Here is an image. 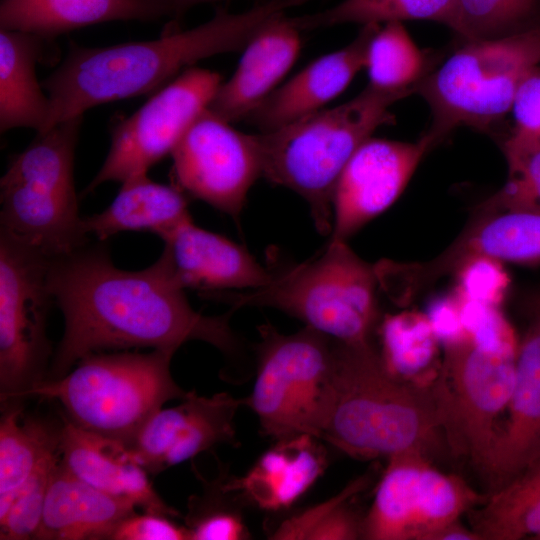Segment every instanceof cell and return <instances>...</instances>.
<instances>
[{"mask_svg": "<svg viewBox=\"0 0 540 540\" xmlns=\"http://www.w3.org/2000/svg\"><path fill=\"white\" fill-rule=\"evenodd\" d=\"M243 404L226 392L190 391L179 405L162 408L127 447L148 474H158L218 444H235L234 418Z\"/></svg>", "mask_w": 540, "mask_h": 540, "instance_id": "16", "label": "cell"}, {"mask_svg": "<svg viewBox=\"0 0 540 540\" xmlns=\"http://www.w3.org/2000/svg\"><path fill=\"white\" fill-rule=\"evenodd\" d=\"M173 15L168 0H1L0 28L53 40L89 25L117 20H157Z\"/></svg>", "mask_w": 540, "mask_h": 540, "instance_id": "24", "label": "cell"}, {"mask_svg": "<svg viewBox=\"0 0 540 540\" xmlns=\"http://www.w3.org/2000/svg\"><path fill=\"white\" fill-rule=\"evenodd\" d=\"M301 48L300 30L285 13L265 23L250 39L231 78L222 82L208 110L233 123L246 117L278 86Z\"/></svg>", "mask_w": 540, "mask_h": 540, "instance_id": "21", "label": "cell"}, {"mask_svg": "<svg viewBox=\"0 0 540 540\" xmlns=\"http://www.w3.org/2000/svg\"><path fill=\"white\" fill-rule=\"evenodd\" d=\"M508 178L477 207L476 215L502 212L540 213V141L510 137L503 144Z\"/></svg>", "mask_w": 540, "mask_h": 540, "instance_id": "34", "label": "cell"}, {"mask_svg": "<svg viewBox=\"0 0 540 540\" xmlns=\"http://www.w3.org/2000/svg\"><path fill=\"white\" fill-rule=\"evenodd\" d=\"M515 359L482 351L470 341L445 347L431 385L448 449L482 473L513 391Z\"/></svg>", "mask_w": 540, "mask_h": 540, "instance_id": "11", "label": "cell"}, {"mask_svg": "<svg viewBox=\"0 0 540 540\" xmlns=\"http://www.w3.org/2000/svg\"><path fill=\"white\" fill-rule=\"evenodd\" d=\"M452 253L463 260L486 255L502 262H540V213L502 212L476 216L453 242Z\"/></svg>", "mask_w": 540, "mask_h": 540, "instance_id": "30", "label": "cell"}, {"mask_svg": "<svg viewBox=\"0 0 540 540\" xmlns=\"http://www.w3.org/2000/svg\"><path fill=\"white\" fill-rule=\"evenodd\" d=\"M378 288L375 266L347 241L330 240L317 258L274 275L264 287L214 297L233 309L280 310L337 342L354 344L370 341L378 319Z\"/></svg>", "mask_w": 540, "mask_h": 540, "instance_id": "7", "label": "cell"}, {"mask_svg": "<svg viewBox=\"0 0 540 540\" xmlns=\"http://www.w3.org/2000/svg\"><path fill=\"white\" fill-rule=\"evenodd\" d=\"M259 331L257 373L245 404L275 441L300 434L320 439L335 340L307 326L293 334H282L270 324Z\"/></svg>", "mask_w": 540, "mask_h": 540, "instance_id": "9", "label": "cell"}, {"mask_svg": "<svg viewBox=\"0 0 540 540\" xmlns=\"http://www.w3.org/2000/svg\"><path fill=\"white\" fill-rule=\"evenodd\" d=\"M411 93L368 85L336 107L255 134L262 176L304 198L318 232L330 233L333 194L344 167L378 127L395 122L390 107Z\"/></svg>", "mask_w": 540, "mask_h": 540, "instance_id": "4", "label": "cell"}, {"mask_svg": "<svg viewBox=\"0 0 540 540\" xmlns=\"http://www.w3.org/2000/svg\"><path fill=\"white\" fill-rule=\"evenodd\" d=\"M538 0H457L451 29L464 42L493 39L526 30Z\"/></svg>", "mask_w": 540, "mask_h": 540, "instance_id": "35", "label": "cell"}, {"mask_svg": "<svg viewBox=\"0 0 540 540\" xmlns=\"http://www.w3.org/2000/svg\"><path fill=\"white\" fill-rule=\"evenodd\" d=\"M82 120L75 117L37 133L0 181V230L50 258L90 242L73 179Z\"/></svg>", "mask_w": 540, "mask_h": 540, "instance_id": "6", "label": "cell"}, {"mask_svg": "<svg viewBox=\"0 0 540 540\" xmlns=\"http://www.w3.org/2000/svg\"><path fill=\"white\" fill-rule=\"evenodd\" d=\"M192 218L184 192L175 185L153 181L148 174L123 183L102 212L83 217V229L98 241L125 231H149L157 236Z\"/></svg>", "mask_w": 540, "mask_h": 540, "instance_id": "26", "label": "cell"}, {"mask_svg": "<svg viewBox=\"0 0 540 540\" xmlns=\"http://www.w3.org/2000/svg\"><path fill=\"white\" fill-rule=\"evenodd\" d=\"M320 439L360 460L411 453L432 459L447 446L432 388L390 375L370 341H335Z\"/></svg>", "mask_w": 540, "mask_h": 540, "instance_id": "3", "label": "cell"}, {"mask_svg": "<svg viewBox=\"0 0 540 540\" xmlns=\"http://www.w3.org/2000/svg\"><path fill=\"white\" fill-rule=\"evenodd\" d=\"M519 342L515 383L484 474L494 488L540 455V311Z\"/></svg>", "mask_w": 540, "mask_h": 540, "instance_id": "18", "label": "cell"}, {"mask_svg": "<svg viewBox=\"0 0 540 540\" xmlns=\"http://www.w3.org/2000/svg\"><path fill=\"white\" fill-rule=\"evenodd\" d=\"M470 512L481 540H540V455Z\"/></svg>", "mask_w": 540, "mask_h": 540, "instance_id": "27", "label": "cell"}, {"mask_svg": "<svg viewBox=\"0 0 540 540\" xmlns=\"http://www.w3.org/2000/svg\"><path fill=\"white\" fill-rule=\"evenodd\" d=\"M427 60L400 21L380 25L370 40L365 68L369 86L412 91L427 75Z\"/></svg>", "mask_w": 540, "mask_h": 540, "instance_id": "32", "label": "cell"}, {"mask_svg": "<svg viewBox=\"0 0 540 540\" xmlns=\"http://www.w3.org/2000/svg\"><path fill=\"white\" fill-rule=\"evenodd\" d=\"M5 403L0 420V517L44 458L59 450L61 428L24 419L20 404Z\"/></svg>", "mask_w": 540, "mask_h": 540, "instance_id": "29", "label": "cell"}, {"mask_svg": "<svg viewBox=\"0 0 540 540\" xmlns=\"http://www.w3.org/2000/svg\"><path fill=\"white\" fill-rule=\"evenodd\" d=\"M51 258L0 230L1 402L26 398L46 379L51 357L46 323L54 298L48 284Z\"/></svg>", "mask_w": 540, "mask_h": 540, "instance_id": "10", "label": "cell"}, {"mask_svg": "<svg viewBox=\"0 0 540 540\" xmlns=\"http://www.w3.org/2000/svg\"><path fill=\"white\" fill-rule=\"evenodd\" d=\"M59 452L63 467L83 482L128 500L144 512L180 516L155 491L147 471L125 444L88 432L65 417L60 428Z\"/></svg>", "mask_w": 540, "mask_h": 540, "instance_id": "20", "label": "cell"}, {"mask_svg": "<svg viewBox=\"0 0 540 540\" xmlns=\"http://www.w3.org/2000/svg\"><path fill=\"white\" fill-rule=\"evenodd\" d=\"M380 25H363L352 42L308 64L277 87L245 120L267 132L322 110L365 68L370 40Z\"/></svg>", "mask_w": 540, "mask_h": 540, "instance_id": "19", "label": "cell"}, {"mask_svg": "<svg viewBox=\"0 0 540 540\" xmlns=\"http://www.w3.org/2000/svg\"><path fill=\"white\" fill-rule=\"evenodd\" d=\"M317 437L300 434L276 440L241 478L221 484L266 511L292 506L325 471L323 447Z\"/></svg>", "mask_w": 540, "mask_h": 540, "instance_id": "22", "label": "cell"}, {"mask_svg": "<svg viewBox=\"0 0 540 540\" xmlns=\"http://www.w3.org/2000/svg\"><path fill=\"white\" fill-rule=\"evenodd\" d=\"M222 76L190 67L156 91L132 115L117 122L108 154L82 195L106 182L141 174L171 155L194 121L208 108Z\"/></svg>", "mask_w": 540, "mask_h": 540, "instance_id": "13", "label": "cell"}, {"mask_svg": "<svg viewBox=\"0 0 540 540\" xmlns=\"http://www.w3.org/2000/svg\"><path fill=\"white\" fill-rule=\"evenodd\" d=\"M160 257L183 289L206 294L224 290H253L272 282L264 268L243 246L197 226L187 219L159 236Z\"/></svg>", "mask_w": 540, "mask_h": 540, "instance_id": "17", "label": "cell"}, {"mask_svg": "<svg viewBox=\"0 0 540 540\" xmlns=\"http://www.w3.org/2000/svg\"><path fill=\"white\" fill-rule=\"evenodd\" d=\"M172 174L183 192L237 218L262 176L255 134L236 130L208 108L171 154Z\"/></svg>", "mask_w": 540, "mask_h": 540, "instance_id": "14", "label": "cell"}, {"mask_svg": "<svg viewBox=\"0 0 540 540\" xmlns=\"http://www.w3.org/2000/svg\"><path fill=\"white\" fill-rule=\"evenodd\" d=\"M468 340L476 348L516 357L519 342L499 306H492L461 296L455 290Z\"/></svg>", "mask_w": 540, "mask_h": 540, "instance_id": "37", "label": "cell"}, {"mask_svg": "<svg viewBox=\"0 0 540 540\" xmlns=\"http://www.w3.org/2000/svg\"><path fill=\"white\" fill-rule=\"evenodd\" d=\"M171 4L173 15L179 17L183 15L190 8L206 3H214L224 0H168Z\"/></svg>", "mask_w": 540, "mask_h": 540, "instance_id": "44", "label": "cell"}, {"mask_svg": "<svg viewBox=\"0 0 540 540\" xmlns=\"http://www.w3.org/2000/svg\"><path fill=\"white\" fill-rule=\"evenodd\" d=\"M511 111L515 121L511 136L540 141V67L521 83Z\"/></svg>", "mask_w": 540, "mask_h": 540, "instance_id": "41", "label": "cell"}, {"mask_svg": "<svg viewBox=\"0 0 540 540\" xmlns=\"http://www.w3.org/2000/svg\"><path fill=\"white\" fill-rule=\"evenodd\" d=\"M307 1L268 0L240 13L220 9L201 25L149 41L105 47L71 43L42 82L50 100L44 131L97 105L158 91L202 59L243 50L265 23Z\"/></svg>", "mask_w": 540, "mask_h": 540, "instance_id": "2", "label": "cell"}, {"mask_svg": "<svg viewBox=\"0 0 540 540\" xmlns=\"http://www.w3.org/2000/svg\"><path fill=\"white\" fill-rule=\"evenodd\" d=\"M464 44L414 89L431 109L426 134L435 145L459 126L486 130L503 118L523 80L540 67V25Z\"/></svg>", "mask_w": 540, "mask_h": 540, "instance_id": "8", "label": "cell"}, {"mask_svg": "<svg viewBox=\"0 0 540 540\" xmlns=\"http://www.w3.org/2000/svg\"><path fill=\"white\" fill-rule=\"evenodd\" d=\"M484 498L462 478L438 470L427 456H393L362 518V539L434 540Z\"/></svg>", "mask_w": 540, "mask_h": 540, "instance_id": "12", "label": "cell"}, {"mask_svg": "<svg viewBox=\"0 0 540 540\" xmlns=\"http://www.w3.org/2000/svg\"><path fill=\"white\" fill-rule=\"evenodd\" d=\"M434 146L426 133L416 142L372 137L363 142L337 181L332 200L330 240L347 241L388 209Z\"/></svg>", "mask_w": 540, "mask_h": 540, "instance_id": "15", "label": "cell"}, {"mask_svg": "<svg viewBox=\"0 0 540 540\" xmlns=\"http://www.w3.org/2000/svg\"><path fill=\"white\" fill-rule=\"evenodd\" d=\"M530 306L532 311H540V291L532 296Z\"/></svg>", "mask_w": 540, "mask_h": 540, "instance_id": "45", "label": "cell"}, {"mask_svg": "<svg viewBox=\"0 0 540 540\" xmlns=\"http://www.w3.org/2000/svg\"><path fill=\"white\" fill-rule=\"evenodd\" d=\"M457 0H342L335 6L290 17L300 30L355 24H384L390 21L430 20L451 28Z\"/></svg>", "mask_w": 540, "mask_h": 540, "instance_id": "31", "label": "cell"}, {"mask_svg": "<svg viewBox=\"0 0 540 540\" xmlns=\"http://www.w3.org/2000/svg\"><path fill=\"white\" fill-rule=\"evenodd\" d=\"M106 242L90 241L51 258L48 284L65 329L45 380L59 379L83 357L105 350L176 352L197 340L227 356L238 353L230 313L206 316L195 311L162 257L142 270L118 268Z\"/></svg>", "mask_w": 540, "mask_h": 540, "instance_id": "1", "label": "cell"}, {"mask_svg": "<svg viewBox=\"0 0 540 540\" xmlns=\"http://www.w3.org/2000/svg\"><path fill=\"white\" fill-rule=\"evenodd\" d=\"M361 476L326 501L283 520L270 538L277 540L362 539V518L353 511L352 499L368 485Z\"/></svg>", "mask_w": 540, "mask_h": 540, "instance_id": "33", "label": "cell"}, {"mask_svg": "<svg viewBox=\"0 0 540 540\" xmlns=\"http://www.w3.org/2000/svg\"><path fill=\"white\" fill-rule=\"evenodd\" d=\"M170 518L135 512L116 527L111 540H191L188 528L176 524Z\"/></svg>", "mask_w": 540, "mask_h": 540, "instance_id": "40", "label": "cell"}, {"mask_svg": "<svg viewBox=\"0 0 540 540\" xmlns=\"http://www.w3.org/2000/svg\"><path fill=\"white\" fill-rule=\"evenodd\" d=\"M208 499L195 498L190 503L186 527L191 540H241L248 538L242 517L210 494Z\"/></svg>", "mask_w": 540, "mask_h": 540, "instance_id": "39", "label": "cell"}, {"mask_svg": "<svg viewBox=\"0 0 540 540\" xmlns=\"http://www.w3.org/2000/svg\"><path fill=\"white\" fill-rule=\"evenodd\" d=\"M59 461V450L49 454L18 491L7 513L0 517L1 540L35 539L49 483Z\"/></svg>", "mask_w": 540, "mask_h": 540, "instance_id": "36", "label": "cell"}, {"mask_svg": "<svg viewBox=\"0 0 540 540\" xmlns=\"http://www.w3.org/2000/svg\"><path fill=\"white\" fill-rule=\"evenodd\" d=\"M135 512L132 502L83 482L59 461L49 483L35 539L111 540L116 527Z\"/></svg>", "mask_w": 540, "mask_h": 540, "instance_id": "23", "label": "cell"}, {"mask_svg": "<svg viewBox=\"0 0 540 540\" xmlns=\"http://www.w3.org/2000/svg\"><path fill=\"white\" fill-rule=\"evenodd\" d=\"M384 368L393 377L431 387L443 359V348L423 311L404 310L385 315L379 325Z\"/></svg>", "mask_w": 540, "mask_h": 540, "instance_id": "28", "label": "cell"}, {"mask_svg": "<svg viewBox=\"0 0 540 540\" xmlns=\"http://www.w3.org/2000/svg\"><path fill=\"white\" fill-rule=\"evenodd\" d=\"M424 312L442 348L469 341L454 291L433 298Z\"/></svg>", "mask_w": 540, "mask_h": 540, "instance_id": "42", "label": "cell"}, {"mask_svg": "<svg viewBox=\"0 0 540 540\" xmlns=\"http://www.w3.org/2000/svg\"><path fill=\"white\" fill-rule=\"evenodd\" d=\"M453 274L458 294L492 306H501L510 284L504 262L486 255L464 259Z\"/></svg>", "mask_w": 540, "mask_h": 540, "instance_id": "38", "label": "cell"}, {"mask_svg": "<svg viewBox=\"0 0 540 540\" xmlns=\"http://www.w3.org/2000/svg\"><path fill=\"white\" fill-rule=\"evenodd\" d=\"M174 353H92L63 377L40 382L26 397L57 400L78 427L130 446L165 403L190 393L173 379Z\"/></svg>", "mask_w": 540, "mask_h": 540, "instance_id": "5", "label": "cell"}, {"mask_svg": "<svg viewBox=\"0 0 540 540\" xmlns=\"http://www.w3.org/2000/svg\"><path fill=\"white\" fill-rule=\"evenodd\" d=\"M52 40L10 29L0 30V131L24 127L44 131L50 100L36 76Z\"/></svg>", "mask_w": 540, "mask_h": 540, "instance_id": "25", "label": "cell"}, {"mask_svg": "<svg viewBox=\"0 0 540 540\" xmlns=\"http://www.w3.org/2000/svg\"><path fill=\"white\" fill-rule=\"evenodd\" d=\"M434 540H481L479 535L472 529L463 526L456 521L436 534Z\"/></svg>", "mask_w": 540, "mask_h": 540, "instance_id": "43", "label": "cell"}]
</instances>
